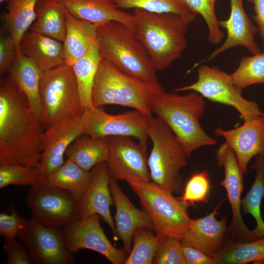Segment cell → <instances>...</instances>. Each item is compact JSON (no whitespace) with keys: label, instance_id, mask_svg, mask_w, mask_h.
Wrapping results in <instances>:
<instances>
[{"label":"cell","instance_id":"14","mask_svg":"<svg viewBox=\"0 0 264 264\" xmlns=\"http://www.w3.org/2000/svg\"><path fill=\"white\" fill-rule=\"evenodd\" d=\"M216 157L218 165L224 169V178L220 184L227 192V197L232 211V220L227 226V233L240 242H250L259 239L247 227L242 216L241 194L243 187V174L234 151L225 141L218 149Z\"/></svg>","mask_w":264,"mask_h":264},{"label":"cell","instance_id":"42","mask_svg":"<svg viewBox=\"0 0 264 264\" xmlns=\"http://www.w3.org/2000/svg\"><path fill=\"white\" fill-rule=\"evenodd\" d=\"M27 219L20 216L13 209L11 214H0V234L4 237L15 238Z\"/></svg>","mask_w":264,"mask_h":264},{"label":"cell","instance_id":"30","mask_svg":"<svg viewBox=\"0 0 264 264\" xmlns=\"http://www.w3.org/2000/svg\"><path fill=\"white\" fill-rule=\"evenodd\" d=\"M215 264H245L264 262V237L246 242L227 240L213 257Z\"/></svg>","mask_w":264,"mask_h":264},{"label":"cell","instance_id":"24","mask_svg":"<svg viewBox=\"0 0 264 264\" xmlns=\"http://www.w3.org/2000/svg\"><path fill=\"white\" fill-rule=\"evenodd\" d=\"M65 11L66 31L63 42L65 64L72 66L97 41V25L76 18L66 8Z\"/></svg>","mask_w":264,"mask_h":264},{"label":"cell","instance_id":"43","mask_svg":"<svg viewBox=\"0 0 264 264\" xmlns=\"http://www.w3.org/2000/svg\"><path fill=\"white\" fill-rule=\"evenodd\" d=\"M182 252L186 264H215L211 256L192 246L182 245Z\"/></svg>","mask_w":264,"mask_h":264},{"label":"cell","instance_id":"28","mask_svg":"<svg viewBox=\"0 0 264 264\" xmlns=\"http://www.w3.org/2000/svg\"><path fill=\"white\" fill-rule=\"evenodd\" d=\"M91 179V171H85L68 158L59 168L46 177L48 182L69 191L79 202L85 194Z\"/></svg>","mask_w":264,"mask_h":264},{"label":"cell","instance_id":"22","mask_svg":"<svg viewBox=\"0 0 264 264\" xmlns=\"http://www.w3.org/2000/svg\"><path fill=\"white\" fill-rule=\"evenodd\" d=\"M65 8L77 18L96 25L110 21L123 23L135 33L132 14L119 8L113 0H59Z\"/></svg>","mask_w":264,"mask_h":264},{"label":"cell","instance_id":"2","mask_svg":"<svg viewBox=\"0 0 264 264\" xmlns=\"http://www.w3.org/2000/svg\"><path fill=\"white\" fill-rule=\"evenodd\" d=\"M135 34L157 71L167 69L187 46L188 22L173 13H154L134 9Z\"/></svg>","mask_w":264,"mask_h":264},{"label":"cell","instance_id":"26","mask_svg":"<svg viewBox=\"0 0 264 264\" xmlns=\"http://www.w3.org/2000/svg\"><path fill=\"white\" fill-rule=\"evenodd\" d=\"M36 17L29 30L60 42L64 41L66 31L65 8L59 0H39Z\"/></svg>","mask_w":264,"mask_h":264},{"label":"cell","instance_id":"34","mask_svg":"<svg viewBox=\"0 0 264 264\" xmlns=\"http://www.w3.org/2000/svg\"><path fill=\"white\" fill-rule=\"evenodd\" d=\"M229 75L234 86L242 91L253 85L264 84V52L242 57L237 68Z\"/></svg>","mask_w":264,"mask_h":264},{"label":"cell","instance_id":"18","mask_svg":"<svg viewBox=\"0 0 264 264\" xmlns=\"http://www.w3.org/2000/svg\"><path fill=\"white\" fill-rule=\"evenodd\" d=\"M220 203L209 215L198 219H191L188 229L179 238L182 245L198 249L212 258L223 247L227 233V219L223 216L216 219Z\"/></svg>","mask_w":264,"mask_h":264},{"label":"cell","instance_id":"35","mask_svg":"<svg viewBox=\"0 0 264 264\" xmlns=\"http://www.w3.org/2000/svg\"><path fill=\"white\" fill-rule=\"evenodd\" d=\"M152 231L139 228L134 232L133 245L124 264H153L162 239L154 235Z\"/></svg>","mask_w":264,"mask_h":264},{"label":"cell","instance_id":"1","mask_svg":"<svg viewBox=\"0 0 264 264\" xmlns=\"http://www.w3.org/2000/svg\"><path fill=\"white\" fill-rule=\"evenodd\" d=\"M43 124L27 98L9 76L0 82V165L39 167Z\"/></svg>","mask_w":264,"mask_h":264},{"label":"cell","instance_id":"19","mask_svg":"<svg viewBox=\"0 0 264 264\" xmlns=\"http://www.w3.org/2000/svg\"><path fill=\"white\" fill-rule=\"evenodd\" d=\"M91 173V181L79 202L81 219L95 214L101 216L116 240L118 234L110 212V206L114 203L109 185L111 176L106 162L95 165Z\"/></svg>","mask_w":264,"mask_h":264},{"label":"cell","instance_id":"17","mask_svg":"<svg viewBox=\"0 0 264 264\" xmlns=\"http://www.w3.org/2000/svg\"><path fill=\"white\" fill-rule=\"evenodd\" d=\"M214 133L223 137L233 150L243 175L251 159L264 154V115L230 130L216 128Z\"/></svg>","mask_w":264,"mask_h":264},{"label":"cell","instance_id":"39","mask_svg":"<svg viewBox=\"0 0 264 264\" xmlns=\"http://www.w3.org/2000/svg\"><path fill=\"white\" fill-rule=\"evenodd\" d=\"M154 264H186L179 238L162 239L153 262Z\"/></svg>","mask_w":264,"mask_h":264},{"label":"cell","instance_id":"13","mask_svg":"<svg viewBox=\"0 0 264 264\" xmlns=\"http://www.w3.org/2000/svg\"><path fill=\"white\" fill-rule=\"evenodd\" d=\"M130 136L106 138L109 149L106 161L110 176L116 180L147 182L151 179L147 144L136 142Z\"/></svg>","mask_w":264,"mask_h":264},{"label":"cell","instance_id":"5","mask_svg":"<svg viewBox=\"0 0 264 264\" xmlns=\"http://www.w3.org/2000/svg\"><path fill=\"white\" fill-rule=\"evenodd\" d=\"M96 25L97 43L102 58L132 77L149 82L158 81L157 70L134 32L116 21Z\"/></svg>","mask_w":264,"mask_h":264},{"label":"cell","instance_id":"38","mask_svg":"<svg viewBox=\"0 0 264 264\" xmlns=\"http://www.w3.org/2000/svg\"><path fill=\"white\" fill-rule=\"evenodd\" d=\"M210 190L206 170L195 173L188 181L181 197L178 198L188 207L198 202H206Z\"/></svg>","mask_w":264,"mask_h":264},{"label":"cell","instance_id":"8","mask_svg":"<svg viewBox=\"0 0 264 264\" xmlns=\"http://www.w3.org/2000/svg\"><path fill=\"white\" fill-rule=\"evenodd\" d=\"M127 182L149 216L155 235L179 238L190 223L188 206L153 181Z\"/></svg>","mask_w":264,"mask_h":264},{"label":"cell","instance_id":"6","mask_svg":"<svg viewBox=\"0 0 264 264\" xmlns=\"http://www.w3.org/2000/svg\"><path fill=\"white\" fill-rule=\"evenodd\" d=\"M147 133L153 142L148 157L151 179L162 189L177 194L182 187L181 169L188 157L169 127L159 117L150 116Z\"/></svg>","mask_w":264,"mask_h":264},{"label":"cell","instance_id":"10","mask_svg":"<svg viewBox=\"0 0 264 264\" xmlns=\"http://www.w3.org/2000/svg\"><path fill=\"white\" fill-rule=\"evenodd\" d=\"M26 200L32 217L45 226H65L81 219L79 202L46 179L32 186Z\"/></svg>","mask_w":264,"mask_h":264},{"label":"cell","instance_id":"45","mask_svg":"<svg viewBox=\"0 0 264 264\" xmlns=\"http://www.w3.org/2000/svg\"><path fill=\"white\" fill-rule=\"evenodd\" d=\"M9 0H0V3H3L5 1H8Z\"/></svg>","mask_w":264,"mask_h":264},{"label":"cell","instance_id":"9","mask_svg":"<svg viewBox=\"0 0 264 264\" xmlns=\"http://www.w3.org/2000/svg\"><path fill=\"white\" fill-rule=\"evenodd\" d=\"M197 72L198 80L196 82L173 91H195L211 102L231 106L240 113L243 121L264 115L256 102L242 96V91L234 86L229 74L217 67L205 65L199 66Z\"/></svg>","mask_w":264,"mask_h":264},{"label":"cell","instance_id":"27","mask_svg":"<svg viewBox=\"0 0 264 264\" xmlns=\"http://www.w3.org/2000/svg\"><path fill=\"white\" fill-rule=\"evenodd\" d=\"M108 145L106 138H93L83 134L67 148L65 155L86 171L97 164L107 161Z\"/></svg>","mask_w":264,"mask_h":264},{"label":"cell","instance_id":"11","mask_svg":"<svg viewBox=\"0 0 264 264\" xmlns=\"http://www.w3.org/2000/svg\"><path fill=\"white\" fill-rule=\"evenodd\" d=\"M150 116L136 110L113 115L92 107L84 110L80 117L84 134L93 138L111 136H130L147 144Z\"/></svg>","mask_w":264,"mask_h":264},{"label":"cell","instance_id":"20","mask_svg":"<svg viewBox=\"0 0 264 264\" xmlns=\"http://www.w3.org/2000/svg\"><path fill=\"white\" fill-rule=\"evenodd\" d=\"M230 5L231 10L229 18L219 21L220 27L225 28L226 31L225 41L208 58L200 61L196 66L211 61L224 51L237 46L244 47L253 55L261 52L255 40L258 28L251 22L245 13L242 0H230Z\"/></svg>","mask_w":264,"mask_h":264},{"label":"cell","instance_id":"31","mask_svg":"<svg viewBox=\"0 0 264 264\" xmlns=\"http://www.w3.org/2000/svg\"><path fill=\"white\" fill-rule=\"evenodd\" d=\"M101 58L96 41L72 66L84 110L93 107L92 90Z\"/></svg>","mask_w":264,"mask_h":264},{"label":"cell","instance_id":"41","mask_svg":"<svg viewBox=\"0 0 264 264\" xmlns=\"http://www.w3.org/2000/svg\"><path fill=\"white\" fill-rule=\"evenodd\" d=\"M17 56L14 40L9 34L2 36L0 40V78L9 73Z\"/></svg>","mask_w":264,"mask_h":264},{"label":"cell","instance_id":"44","mask_svg":"<svg viewBox=\"0 0 264 264\" xmlns=\"http://www.w3.org/2000/svg\"><path fill=\"white\" fill-rule=\"evenodd\" d=\"M247 0L253 4L255 15L252 16V18L257 23L264 48V0Z\"/></svg>","mask_w":264,"mask_h":264},{"label":"cell","instance_id":"29","mask_svg":"<svg viewBox=\"0 0 264 264\" xmlns=\"http://www.w3.org/2000/svg\"><path fill=\"white\" fill-rule=\"evenodd\" d=\"M39 0H9L5 19L9 34L14 41L17 55L20 41L36 17V6Z\"/></svg>","mask_w":264,"mask_h":264},{"label":"cell","instance_id":"16","mask_svg":"<svg viewBox=\"0 0 264 264\" xmlns=\"http://www.w3.org/2000/svg\"><path fill=\"white\" fill-rule=\"evenodd\" d=\"M80 117L55 123L44 132L38 167L43 176L47 177L64 164L65 152L68 146L84 134Z\"/></svg>","mask_w":264,"mask_h":264},{"label":"cell","instance_id":"21","mask_svg":"<svg viewBox=\"0 0 264 264\" xmlns=\"http://www.w3.org/2000/svg\"><path fill=\"white\" fill-rule=\"evenodd\" d=\"M109 185L116 209V232L122 240L123 250L129 254L134 232L139 228L154 230V226L146 212L138 209L133 204L116 180L111 177Z\"/></svg>","mask_w":264,"mask_h":264},{"label":"cell","instance_id":"4","mask_svg":"<svg viewBox=\"0 0 264 264\" xmlns=\"http://www.w3.org/2000/svg\"><path fill=\"white\" fill-rule=\"evenodd\" d=\"M164 90L158 81L132 77L101 58L94 81L92 103L96 108L107 105L128 107L151 116L152 104Z\"/></svg>","mask_w":264,"mask_h":264},{"label":"cell","instance_id":"15","mask_svg":"<svg viewBox=\"0 0 264 264\" xmlns=\"http://www.w3.org/2000/svg\"><path fill=\"white\" fill-rule=\"evenodd\" d=\"M66 247L72 253L87 249L103 255L112 264L125 263L126 252L114 247L103 230L99 215L95 214L64 226Z\"/></svg>","mask_w":264,"mask_h":264},{"label":"cell","instance_id":"3","mask_svg":"<svg viewBox=\"0 0 264 264\" xmlns=\"http://www.w3.org/2000/svg\"><path fill=\"white\" fill-rule=\"evenodd\" d=\"M205 109L203 97L195 91L181 95L164 90L152 106V112L169 127L188 157L194 151L217 143L200 125Z\"/></svg>","mask_w":264,"mask_h":264},{"label":"cell","instance_id":"12","mask_svg":"<svg viewBox=\"0 0 264 264\" xmlns=\"http://www.w3.org/2000/svg\"><path fill=\"white\" fill-rule=\"evenodd\" d=\"M18 236L28 249L33 264L74 263L61 226L44 225L31 216L19 231Z\"/></svg>","mask_w":264,"mask_h":264},{"label":"cell","instance_id":"33","mask_svg":"<svg viewBox=\"0 0 264 264\" xmlns=\"http://www.w3.org/2000/svg\"><path fill=\"white\" fill-rule=\"evenodd\" d=\"M121 9H141L154 13H173L184 18L188 23L197 15L191 12L183 0H113Z\"/></svg>","mask_w":264,"mask_h":264},{"label":"cell","instance_id":"7","mask_svg":"<svg viewBox=\"0 0 264 264\" xmlns=\"http://www.w3.org/2000/svg\"><path fill=\"white\" fill-rule=\"evenodd\" d=\"M40 92L42 124L45 129L55 123L81 116L84 108L72 66L64 64L42 72Z\"/></svg>","mask_w":264,"mask_h":264},{"label":"cell","instance_id":"25","mask_svg":"<svg viewBox=\"0 0 264 264\" xmlns=\"http://www.w3.org/2000/svg\"><path fill=\"white\" fill-rule=\"evenodd\" d=\"M42 72L30 59L20 54L9 72V76L23 92L31 110L42 124L43 108L40 86Z\"/></svg>","mask_w":264,"mask_h":264},{"label":"cell","instance_id":"32","mask_svg":"<svg viewBox=\"0 0 264 264\" xmlns=\"http://www.w3.org/2000/svg\"><path fill=\"white\" fill-rule=\"evenodd\" d=\"M251 168L256 172L254 182L246 195L242 199V210L251 215L257 225L252 230L258 238L264 237V221L261 216V204L264 197V154L254 157Z\"/></svg>","mask_w":264,"mask_h":264},{"label":"cell","instance_id":"40","mask_svg":"<svg viewBox=\"0 0 264 264\" xmlns=\"http://www.w3.org/2000/svg\"><path fill=\"white\" fill-rule=\"evenodd\" d=\"M4 248L7 256V264H33L28 249L15 238L4 237Z\"/></svg>","mask_w":264,"mask_h":264},{"label":"cell","instance_id":"36","mask_svg":"<svg viewBox=\"0 0 264 264\" xmlns=\"http://www.w3.org/2000/svg\"><path fill=\"white\" fill-rule=\"evenodd\" d=\"M46 179L38 167L21 164L0 165V188L10 185H35Z\"/></svg>","mask_w":264,"mask_h":264},{"label":"cell","instance_id":"23","mask_svg":"<svg viewBox=\"0 0 264 264\" xmlns=\"http://www.w3.org/2000/svg\"><path fill=\"white\" fill-rule=\"evenodd\" d=\"M62 43L29 30L22 36L19 49L21 54L30 59L43 72L65 64L64 48Z\"/></svg>","mask_w":264,"mask_h":264},{"label":"cell","instance_id":"37","mask_svg":"<svg viewBox=\"0 0 264 264\" xmlns=\"http://www.w3.org/2000/svg\"><path fill=\"white\" fill-rule=\"evenodd\" d=\"M218 0H183L188 9L204 19L208 29V40L213 44H220L224 35L220 29L215 13V4Z\"/></svg>","mask_w":264,"mask_h":264}]
</instances>
